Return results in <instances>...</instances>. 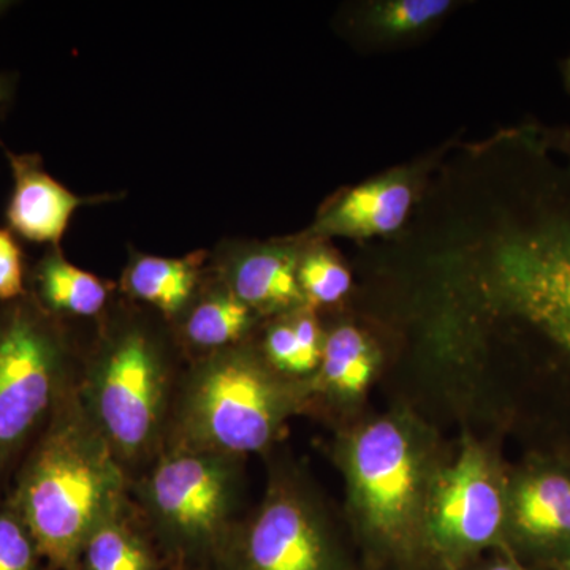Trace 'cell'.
<instances>
[{
    "mask_svg": "<svg viewBox=\"0 0 570 570\" xmlns=\"http://www.w3.org/2000/svg\"><path fill=\"white\" fill-rule=\"evenodd\" d=\"M566 570H570V558H569L568 562H566Z\"/></svg>",
    "mask_w": 570,
    "mask_h": 570,
    "instance_id": "f1b7e54d",
    "label": "cell"
},
{
    "mask_svg": "<svg viewBox=\"0 0 570 570\" xmlns=\"http://www.w3.org/2000/svg\"><path fill=\"white\" fill-rule=\"evenodd\" d=\"M11 89H13V82L10 78L7 75H0V110H2L3 105L9 102Z\"/></svg>",
    "mask_w": 570,
    "mask_h": 570,
    "instance_id": "d4e9b609",
    "label": "cell"
},
{
    "mask_svg": "<svg viewBox=\"0 0 570 570\" xmlns=\"http://www.w3.org/2000/svg\"><path fill=\"white\" fill-rule=\"evenodd\" d=\"M77 570H160L159 550L132 499L107 517L82 546Z\"/></svg>",
    "mask_w": 570,
    "mask_h": 570,
    "instance_id": "e0dca14e",
    "label": "cell"
},
{
    "mask_svg": "<svg viewBox=\"0 0 570 570\" xmlns=\"http://www.w3.org/2000/svg\"><path fill=\"white\" fill-rule=\"evenodd\" d=\"M10 2H0V14L3 13L7 9H9Z\"/></svg>",
    "mask_w": 570,
    "mask_h": 570,
    "instance_id": "83f0119b",
    "label": "cell"
},
{
    "mask_svg": "<svg viewBox=\"0 0 570 570\" xmlns=\"http://www.w3.org/2000/svg\"><path fill=\"white\" fill-rule=\"evenodd\" d=\"M6 154L14 181L7 223L29 242L58 247L71 216L80 206L111 200V195L86 198L71 194L45 171L37 154Z\"/></svg>",
    "mask_w": 570,
    "mask_h": 570,
    "instance_id": "30bf717a",
    "label": "cell"
},
{
    "mask_svg": "<svg viewBox=\"0 0 570 570\" xmlns=\"http://www.w3.org/2000/svg\"><path fill=\"white\" fill-rule=\"evenodd\" d=\"M324 343L325 335L313 309L303 306L281 314L266 328L258 351L277 373L309 382L321 365Z\"/></svg>",
    "mask_w": 570,
    "mask_h": 570,
    "instance_id": "d6986e66",
    "label": "cell"
},
{
    "mask_svg": "<svg viewBox=\"0 0 570 570\" xmlns=\"http://www.w3.org/2000/svg\"><path fill=\"white\" fill-rule=\"evenodd\" d=\"M258 316L219 279L202 285L171 325L187 360L247 343Z\"/></svg>",
    "mask_w": 570,
    "mask_h": 570,
    "instance_id": "5bb4252c",
    "label": "cell"
},
{
    "mask_svg": "<svg viewBox=\"0 0 570 570\" xmlns=\"http://www.w3.org/2000/svg\"><path fill=\"white\" fill-rule=\"evenodd\" d=\"M508 521L532 547H570V471L538 468L519 479L508 494Z\"/></svg>",
    "mask_w": 570,
    "mask_h": 570,
    "instance_id": "4fadbf2b",
    "label": "cell"
},
{
    "mask_svg": "<svg viewBox=\"0 0 570 570\" xmlns=\"http://www.w3.org/2000/svg\"><path fill=\"white\" fill-rule=\"evenodd\" d=\"M52 570H77L91 532L130 498V480L78 387L28 453L9 493Z\"/></svg>",
    "mask_w": 570,
    "mask_h": 570,
    "instance_id": "7a4b0ae2",
    "label": "cell"
},
{
    "mask_svg": "<svg viewBox=\"0 0 570 570\" xmlns=\"http://www.w3.org/2000/svg\"><path fill=\"white\" fill-rule=\"evenodd\" d=\"M28 295V275L21 247L9 230L0 228V303Z\"/></svg>",
    "mask_w": 570,
    "mask_h": 570,
    "instance_id": "603a6c76",
    "label": "cell"
},
{
    "mask_svg": "<svg viewBox=\"0 0 570 570\" xmlns=\"http://www.w3.org/2000/svg\"><path fill=\"white\" fill-rule=\"evenodd\" d=\"M298 264L299 255L292 247H255L224 265L219 281L258 316L291 313L306 306Z\"/></svg>",
    "mask_w": 570,
    "mask_h": 570,
    "instance_id": "8fae6325",
    "label": "cell"
},
{
    "mask_svg": "<svg viewBox=\"0 0 570 570\" xmlns=\"http://www.w3.org/2000/svg\"><path fill=\"white\" fill-rule=\"evenodd\" d=\"M540 137H542V145L557 149L570 159V127L546 130L540 134Z\"/></svg>",
    "mask_w": 570,
    "mask_h": 570,
    "instance_id": "cb8c5ba5",
    "label": "cell"
},
{
    "mask_svg": "<svg viewBox=\"0 0 570 570\" xmlns=\"http://www.w3.org/2000/svg\"><path fill=\"white\" fill-rule=\"evenodd\" d=\"M414 189L404 175H387L362 184L333 202L317 217L318 236L370 238L396 232L406 220Z\"/></svg>",
    "mask_w": 570,
    "mask_h": 570,
    "instance_id": "7c38bea8",
    "label": "cell"
},
{
    "mask_svg": "<svg viewBox=\"0 0 570 570\" xmlns=\"http://www.w3.org/2000/svg\"><path fill=\"white\" fill-rule=\"evenodd\" d=\"M82 348L66 321L32 298L0 303V498L63 401L78 387Z\"/></svg>",
    "mask_w": 570,
    "mask_h": 570,
    "instance_id": "277c9868",
    "label": "cell"
},
{
    "mask_svg": "<svg viewBox=\"0 0 570 570\" xmlns=\"http://www.w3.org/2000/svg\"><path fill=\"white\" fill-rule=\"evenodd\" d=\"M214 566L223 570H337L316 494L295 472L276 471L264 501L236 524Z\"/></svg>",
    "mask_w": 570,
    "mask_h": 570,
    "instance_id": "ba28073f",
    "label": "cell"
},
{
    "mask_svg": "<svg viewBox=\"0 0 570 570\" xmlns=\"http://www.w3.org/2000/svg\"><path fill=\"white\" fill-rule=\"evenodd\" d=\"M487 570H524V569H521V568H519V566H513V564H497V566H491V568L487 569Z\"/></svg>",
    "mask_w": 570,
    "mask_h": 570,
    "instance_id": "4316f807",
    "label": "cell"
},
{
    "mask_svg": "<svg viewBox=\"0 0 570 570\" xmlns=\"http://www.w3.org/2000/svg\"><path fill=\"white\" fill-rule=\"evenodd\" d=\"M243 461L167 449L130 483V499L157 550L183 564L217 561L243 519Z\"/></svg>",
    "mask_w": 570,
    "mask_h": 570,
    "instance_id": "5b68a950",
    "label": "cell"
},
{
    "mask_svg": "<svg viewBox=\"0 0 570 570\" xmlns=\"http://www.w3.org/2000/svg\"><path fill=\"white\" fill-rule=\"evenodd\" d=\"M202 264L200 255L168 258L137 254L124 272L121 291L130 302L174 325L204 285Z\"/></svg>",
    "mask_w": 570,
    "mask_h": 570,
    "instance_id": "9a60e30c",
    "label": "cell"
},
{
    "mask_svg": "<svg viewBox=\"0 0 570 570\" xmlns=\"http://www.w3.org/2000/svg\"><path fill=\"white\" fill-rule=\"evenodd\" d=\"M0 570H52L9 494L0 498Z\"/></svg>",
    "mask_w": 570,
    "mask_h": 570,
    "instance_id": "7402d4cb",
    "label": "cell"
},
{
    "mask_svg": "<svg viewBox=\"0 0 570 570\" xmlns=\"http://www.w3.org/2000/svg\"><path fill=\"white\" fill-rule=\"evenodd\" d=\"M28 294L51 316L100 318L111 306V288L92 273L71 265L55 247L28 276Z\"/></svg>",
    "mask_w": 570,
    "mask_h": 570,
    "instance_id": "2e32d148",
    "label": "cell"
},
{
    "mask_svg": "<svg viewBox=\"0 0 570 570\" xmlns=\"http://www.w3.org/2000/svg\"><path fill=\"white\" fill-rule=\"evenodd\" d=\"M452 6L450 0H384L371 3L367 21L382 37L403 39L433 24Z\"/></svg>",
    "mask_w": 570,
    "mask_h": 570,
    "instance_id": "44dd1931",
    "label": "cell"
},
{
    "mask_svg": "<svg viewBox=\"0 0 570 570\" xmlns=\"http://www.w3.org/2000/svg\"><path fill=\"white\" fill-rule=\"evenodd\" d=\"M307 400L309 382L277 373L250 344L195 356L179 379L165 450L246 459L272 448Z\"/></svg>",
    "mask_w": 570,
    "mask_h": 570,
    "instance_id": "3957f363",
    "label": "cell"
},
{
    "mask_svg": "<svg viewBox=\"0 0 570 570\" xmlns=\"http://www.w3.org/2000/svg\"><path fill=\"white\" fill-rule=\"evenodd\" d=\"M562 77H564L566 89H568V92L570 94V58H568V61L562 66Z\"/></svg>",
    "mask_w": 570,
    "mask_h": 570,
    "instance_id": "484cf974",
    "label": "cell"
},
{
    "mask_svg": "<svg viewBox=\"0 0 570 570\" xmlns=\"http://www.w3.org/2000/svg\"><path fill=\"white\" fill-rule=\"evenodd\" d=\"M431 490L423 524L442 553H472L501 535L508 521V494L478 445H464L459 460L439 475Z\"/></svg>",
    "mask_w": 570,
    "mask_h": 570,
    "instance_id": "9c48e42d",
    "label": "cell"
},
{
    "mask_svg": "<svg viewBox=\"0 0 570 570\" xmlns=\"http://www.w3.org/2000/svg\"><path fill=\"white\" fill-rule=\"evenodd\" d=\"M298 284L306 306L335 305L351 291V273L343 262L325 249L311 250L299 257Z\"/></svg>",
    "mask_w": 570,
    "mask_h": 570,
    "instance_id": "ffe728a7",
    "label": "cell"
},
{
    "mask_svg": "<svg viewBox=\"0 0 570 570\" xmlns=\"http://www.w3.org/2000/svg\"><path fill=\"white\" fill-rule=\"evenodd\" d=\"M346 468L352 502L371 534L403 543L425 523V459L406 425L382 419L362 428L348 442Z\"/></svg>",
    "mask_w": 570,
    "mask_h": 570,
    "instance_id": "52a82bcc",
    "label": "cell"
},
{
    "mask_svg": "<svg viewBox=\"0 0 570 570\" xmlns=\"http://www.w3.org/2000/svg\"><path fill=\"white\" fill-rule=\"evenodd\" d=\"M376 365V351L370 340L355 326H337L325 336L321 365L309 379V396L316 392L340 397L360 395L373 381Z\"/></svg>",
    "mask_w": 570,
    "mask_h": 570,
    "instance_id": "ac0fdd59",
    "label": "cell"
},
{
    "mask_svg": "<svg viewBox=\"0 0 570 570\" xmlns=\"http://www.w3.org/2000/svg\"><path fill=\"white\" fill-rule=\"evenodd\" d=\"M186 363L171 325L134 302L108 307L82 351L78 396L130 483L163 455Z\"/></svg>",
    "mask_w": 570,
    "mask_h": 570,
    "instance_id": "6da1fadb",
    "label": "cell"
},
{
    "mask_svg": "<svg viewBox=\"0 0 570 570\" xmlns=\"http://www.w3.org/2000/svg\"><path fill=\"white\" fill-rule=\"evenodd\" d=\"M485 249L480 276L490 302L570 355V209L540 204Z\"/></svg>",
    "mask_w": 570,
    "mask_h": 570,
    "instance_id": "8992f818",
    "label": "cell"
}]
</instances>
